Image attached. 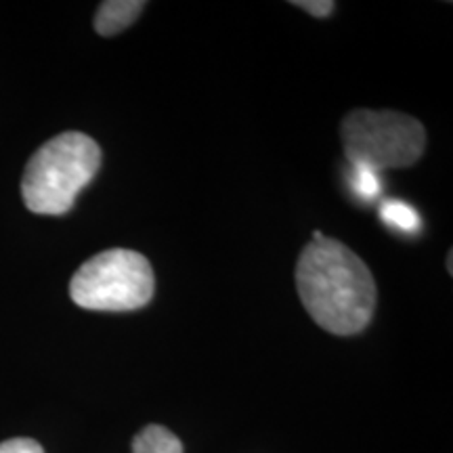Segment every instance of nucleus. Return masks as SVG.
Returning <instances> with one entry per match:
<instances>
[{
	"instance_id": "39448f33",
	"label": "nucleus",
	"mask_w": 453,
	"mask_h": 453,
	"mask_svg": "<svg viewBox=\"0 0 453 453\" xmlns=\"http://www.w3.org/2000/svg\"><path fill=\"white\" fill-rule=\"evenodd\" d=\"M145 7L147 3H141V0H105L99 4L97 15H95V30L101 36H116L133 26Z\"/></svg>"
},
{
	"instance_id": "f257e3e1",
	"label": "nucleus",
	"mask_w": 453,
	"mask_h": 453,
	"mask_svg": "<svg viewBox=\"0 0 453 453\" xmlns=\"http://www.w3.org/2000/svg\"><path fill=\"white\" fill-rule=\"evenodd\" d=\"M296 288L307 313L326 332L353 336L370 326L378 303L372 271L332 237L311 240L296 263Z\"/></svg>"
},
{
	"instance_id": "7ed1b4c3",
	"label": "nucleus",
	"mask_w": 453,
	"mask_h": 453,
	"mask_svg": "<svg viewBox=\"0 0 453 453\" xmlns=\"http://www.w3.org/2000/svg\"><path fill=\"white\" fill-rule=\"evenodd\" d=\"M344 154L350 166L382 170L410 168L426 150L422 122L401 111L355 110L340 124Z\"/></svg>"
},
{
	"instance_id": "9d476101",
	"label": "nucleus",
	"mask_w": 453,
	"mask_h": 453,
	"mask_svg": "<svg viewBox=\"0 0 453 453\" xmlns=\"http://www.w3.org/2000/svg\"><path fill=\"white\" fill-rule=\"evenodd\" d=\"M292 4L294 7L307 11V13L313 17H327L334 13V9H336V4H334L332 0H296V3Z\"/></svg>"
},
{
	"instance_id": "20e7f679",
	"label": "nucleus",
	"mask_w": 453,
	"mask_h": 453,
	"mask_svg": "<svg viewBox=\"0 0 453 453\" xmlns=\"http://www.w3.org/2000/svg\"><path fill=\"white\" fill-rule=\"evenodd\" d=\"M156 277L143 254L111 248L88 258L70 281V296L88 311L124 313L145 307L154 296Z\"/></svg>"
},
{
	"instance_id": "f03ea898",
	"label": "nucleus",
	"mask_w": 453,
	"mask_h": 453,
	"mask_svg": "<svg viewBox=\"0 0 453 453\" xmlns=\"http://www.w3.org/2000/svg\"><path fill=\"white\" fill-rule=\"evenodd\" d=\"M101 168V147L88 134L61 133L47 141L27 162L21 197L34 214L59 217L72 211L76 197Z\"/></svg>"
},
{
	"instance_id": "6e6552de",
	"label": "nucleus",
	"mask_w": 453,
	"mask_h": 453,
	"mask_svg": "<svg viewBox=\"0 0 453 453\" xmlns=\"http://www.w3.org/2000/svg\"><path fill=\"white\" fill-rule=\"evenodd\" d=\"M350 185H353L355 194L364 197V200H373L382 191L380 174L365 166H353V170H350Z\"/></svg>"
},
{
	"instance_id": "0eeeda50",
	"label": "nucleus",
	"mask_w": 453,
	"mask_h": 453,
	"mask_svg": "<svg viewBox=\"0 0 453 453\" xmlns=\"http://www.w3.org/2000/svg\"><path fill=\"white\" fill-rule=\"evenodd\" d=\"M380 219L388 226H393V229L407 231V234L420 229V217H418V212L399 200L384 202L380 206Z\"/></svg>"
},
{
	"instance_id": "423d86ee",
	"label": "nucleus",
	"mask_w": 453,
	"mask_h": 453,
	"mask_svg": "<svg viewBox=\"0 0 453 453\" xmlns=\"http://www.w3.org/2000/svg\"><path fill=\"white\" fill-rule=\"evenodd\" d=\"M133 453H183V443L160 424H150L133 439Z\"/></svg>"
},
{
	"instance_id": "1a4fd4ad",
	"label": "nucleus",
	"mask_w": 453,
	"mask_h": 453,
	"mask_svg": "<svg viewBox=\"0 0 453 453\" xmlns=\"http://www.w3.org/2000/svg\"><path fill=\"white\" fill-rule=\"evenodd\" d=\"M0 453H44V449L34 439H9L0 443Z\"/></svg>"
}]
</instances>
